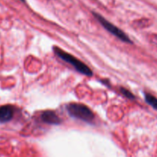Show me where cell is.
Listing matches in <instances>:
<instances>
[{
	"instance_id": "cell-1",
	"label": "cell",
	"mask_w": 157,
	"mask_h": 157,
	"mask_svg": "<svg viewBox=\"0 0 157 157\" xmlns=\"http://www.w3.org/2000/svg\"><path fill=\"white\" fill-rule=\"evenodd\" d=\"M53 52H55V54L58 58H60L64 61L73 66L74 68L77 71L79 72V73L88 77H91L92 75V71H91V69L86 64H84L81 61L77 59L73 55H70L68 52H66L65 51L62 50L60 48L58 47H53Z\"/></svg>"
},
{
	"instance_id": "cell-2",
	"label": "cell",
	"mask_w": 157,
	"mask_h": 157,
	"mask_svg": "<svg viewBox=\"0 0 157 157\" xmlns=\"http://www.w3.org/2000/svg\"><path fill=\"white\" fill-rule=\"evenodd\" d=\"M66 110L71 117L81 120L84 122L91 123L95 118V114L89 107L80 103H72L66 106Z\"/></svg>"
},
{
	"instance_id": "cell-3",
	"label": "cell",
	"mask_w": 157,
	"mask_h": 157,
	"mask_svg": "<svg viewBox=\"0 0 157 157\" xmlns=\"http://www.w3.org/2000/svg\"><path fill=\"white\" fill-rule=\"evenodd\" d=\"M94 16L95 17L97 20L99 21L100 24L103 26V27L106 29V30H107L108 32H110L112 35H113L114 36H115L116 38H118L119 39L121 40L122 41L126 43H132L130 38L128 37V35L125 33L124 32H123L122 30H120L118 27H116L115 25H114L113 24H112L111 22H109V21L106 19L104 17H103L102 15H100L99 14L95 13L93 12Z\"/></svg>"
},
{
	"instance_id": "cell-4",
	"label": "cell",
	"mask_w": 157,
	"mask_h": 157,
	"mask_svg": "<svg viewBox=\"0 0 157 157\" xmlns=\"http://www.w3.org/2000/svg\"><path fill=\"white\" fill-rule=\"evenodd\" d=\"M42 121L48 124H59L61 119L55 112L52 110H46L41 115Z\"/></svg>"
},
{
	"instance_id": "cell-5",
	"label": "cell",
	"mask_w": 157,
	"mask_h": 157,
	"mask_svg": "<svg viewBox=\"0 0 157 157\" xmlns=\"http://www.w3.org/2000/svg\"><path fill=\"white\" fill-rule=\"evenodd\" d=\"M15 109L11 105H4L0 107V122L6 123L13 117Z\"/></svg>"
},
{
	"instance_id": "cell-6",
	"label": "cell",
	"mask_w": 157,
	"mask_h": 157,
	"mask_svg": "<svg viewBox=\"0 0 157 157\" xmlns=\"http://www.w3.org/2000/svg\"><path fill=\"white\" fill-rule=\"evenodd\" d=\"M145 100L151 107H153L155 110H157V98L155 97L152 96L150 94H146L145 95Z\"/></svg>"
},
{
	"instance_id": "cell-7",
	"label": "cell",
	"mask_w": 157,
	"mask_h": 157,
	"mask_svg": "<svg viewBox=\"0 0 157 157\" xmlns=\"http://www.w3.org/2000/svg\"><path fill=\"white\" fill-rule=\"evenodd\" d=\"M120 91H121V93L123 94L125 97H126V98H129V99H134L133 94H132L129 90H126V89L123 88V87H120Z\"/></svg>"
},
{
	"instance_id": "cell-8",
	"label": "cell",
	"mask_w": 157,
	"mask_h": 157,
	"mask_svg": "<svg viewBox=\"0 0 157 157\" xmlns=\"http://www.w3.org/2000/svg\"><path fill=\"white\" fill-rule=\"evenodd\" d=\"M20 1H22V2H24L25 0H20Z\"/></svg>"
}]
</instances>
